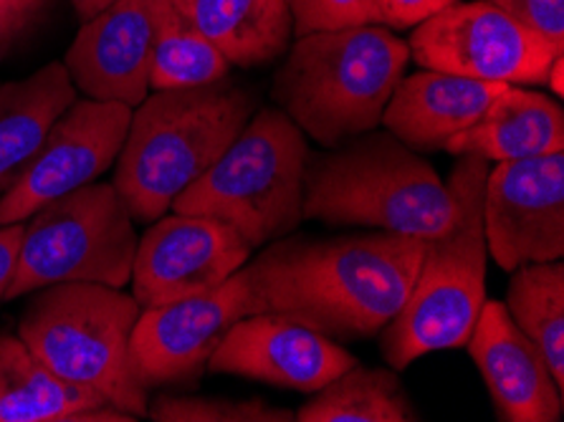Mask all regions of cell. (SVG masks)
Listing matches in <instances>:
<instances>
[{"label":"cell","instance_id":"obj_1","mask_svg":"<svg viewBox=\"0 0 564 422\" xmlns=\"http://www.w3.org/2000/svg\"><path fill=\"white\" fill-rule=\"evenodd\" d=\"M425 240L370 230L337 238L284 236L249 258L261 314H284L335 342H362L398 316Z\"/></svg>","mask_w":564,"mask_h":422},{"label":"cell","instance_id":"obj_2","mask_svg":"<svg viewBox=\"0 0 564 422\" xmlns=\"http://www.w3.org/2000/svg\"><path fill=\"white\" fill-rule=\"evenodd\" d=\"M259 109V97L230 76L193 89L152 91L132 109L115 162L119 197L150 226L210 170Z\"/></svg>","mask_w":564,"mask_h":422},{"label":"cell","instance_id":"obj_3","mask_svg":"<svg viewBox=\"0 0 564 422\" xmlns=\"http://www.w3.org/2000/svg\"><path fill=\"white\" fill-rule=\"evenodd\" d=\"M302 213L304 220L324 226L433 240L456 220V201L421 152L388 129H370L339 148L310 154Z\"/></svg>","mask_w":564,"mask_h":422},{"label":"cell","instance_id":"obj_4","mask_svg":"<svg viewBox=\"0 0 564 422\" xmlns=\"http://www.w3.org/2000/svg\"><path fill=\"white\" fill-rule=\"evenodd\" d=\"M408 62V41L382 23L304 33L273 76L271 97L310 140L332 150L380 127Z\"/></svg>","mask_w":564,"mask_h":422},{"label":"cell","instance_id":"obj_5","mask_svg":"<svg viewBox=\"0 0 564 422\" xmlns=\"http://www.w3.org/2000/svg\"><path fill=\"white\" fill-rule=\"evenodd\" d=\"M489 162L460 154L448 175L456 201V220L438 238L425 240V251L410 296L398 316L380 332V349L400 372L433 351L460 349L471 337L486 304L484 187Z\"/></svg>","mask_w":564,"mask_h":422},{"label":"cell","instance_id":"obj_6","mask_svg":"<svg viewBox=\"0 0 564 422\" xmlns=\"http://www.w3.org/2000/svg\"><path fill=\"white\" fill-rule=\"evenodd\" d=\"M140 312L124 289L54 283L29 294L19 337L58 380L140 420L150 408V390L137 380L130 359Z\"/></svg>","mask_w":564,"mask_h":422},{"label":"cell","instance_id":"obj_7","mask_svg":"<svg viewBox=\"0 0 564 422\" xmlns=\"http://www.w3.org/2000/svg\"><path fill=\"white\" fill-rule=\"evenodd\" d=\"M310 154L306 134L284 111L256 109L228 150L170 210L224 220L256 251L302 226Z\"/></svg>","mask_w":564,"mask_h":422},{"label":"cell","instance_id":"obj_8","mask_svg":"<svg viewBox=\"0 0 564 422\" xmlns=\"http://www.w3.org/2000/svg\"><path fill=\"white\" fill-rule=\"evenodd\" d=\"M134 220L112 183H89L23 220L19 263L6 301L54 283L124 289L137 251Z\"/></svg>","mask_w":564,"mask_h":422},{"label":"cell","instance_id":"obj_9","mask_svg":"<svg viewBox=\"0 0 564 422\" xmlns=\"http://www.w3.org/2000/svg\"><path fill=\"white\" fill-rule=\"evenodd\" d=\"M408 46L421 68L517 86L546 84L552 62L564 54L491 0H456L417 23Z\"/></svg>","mask_w":564,"mask_h":422},{"label":"cell","instance_id":"obj_10","mask_svg":"<svg viewBox=\"0 0 564 422\" xmlns=\"http://www.w3.org/2000/svg\"><path fill=\"white\" fill-rule=\"evenodd\" d=\"M251 314H261V304L246 266L208 294L142 309L130 337L137 380L148 390L198 385L226 332Z\"/></svg>","mask_w":564,"mask_h":422},{"label":"cell","instance_id":"obj_11","mask_svg":"<svg viewBox=\"0 0 564 422\" xmlns=\"http://www.w3.org/2000/svg\"><path fill=\"white\" fill-rule=\"evenodd\" d=\"M130 119L132 107L122 101L76 97L51 125L31 165L0 195V226L29 220L41 205L97 183L117 162Z\"/></svg>","mask_w":564,"mask_h":422},{"label":"cell","instance_id":"obj_12","mask_svg":"<svg viewBox=\"0 0 564 422\" xmlns=\"http://www.w3.org/2000/svg\"><path fill=\"white\" fill-rule=\"evenodd\" d=\"M484 236L503 271L564 256V150L497 162L484 187Z\"/></svg>","mask_w":564,"mask_h":422},{"label":"cell","instance_id":"obj_13","mask_svg":"<svg viewBox=\"0 0 564 422\" xmlns=\"http://www.w3.org/2000/svg\"><path fill=\"white\" fill-rule=\"evenodd\" d=\"M253 248L228 223L175 213L152 220L137 240L132 296L142 309L208 294L249 263Z\"/></svg>","mask_w":564,"mask_h":422},{"label":"cell","instance_id":"obj_14","mask_svg":"<svg viewBox=\"0 0 564 422\" xmlns=\"http://www.w3.org/2000/svg\"><path fill=\"white\" fill-rule=\"evenodd\" d=\"M173 0H115L84 21L64 56L84 97L137 107L150 94L152 51Z\"/></svg>","mask_w":564,"mask_h":422},{"label":"cell","instance_id":"obj_15","mask_svg":"<svg viewBox=\"0 0 564 422\" xmlns=\"http://www.w3.org/2000/svg\"><path fill=\"white\" fill-rule=\"evenodd\" d=\"M357 357L327 334L284 314L238 318L213 351L205 372L236 375L299 392H316L335 380Z\"/></svg>","mask_w":564,"mask_h":422},{"label":"cell","instance_id":"obj_16","mask_svg":"<svg viewBox=\"0 0 564 422\" xmlns=\"http://www.w3.org/2000/svg\"><path fill=\"white\" fill-rule=\"evenodd\" d=\"M466 349L481 372L499 420H562L564 390L554 382L540 347L509 316L503 301L486 299Z\"/></svg>","mask_w":564,"mask_h":422},{"label":"cell","instance_id":"obj_17","mask_svg":"<svg viewBox=\"0 0 564 422\" xmlns=\"http://www.w3.org/2000/svg\"><path fill=\"white\" fill-rule=\"evenodd\" d=\"M503 86L507 84L421 68L400 79L380 125L415 152L446 150L453 137L486 115Z\"/></svg>","mask_w":564,"mask_h":422},{"label":"cell","instance_id":"obj_18","mask_svg":"<svg viewBox=\"0 0 564 422\" xmlns=\"http://www.w3.org/2000/svg\"><path fill=\"white\" fill-rule=\"evenodd\" d=\"M51 375L19 334L0 329V422H134Z\"/></svg>","mask_w":564,"mask_h":422},{"label":"cell","instance_id":"obj_19","mask_svg":"<svg viewBox=\"0 0 564 422\" xmlns=\"http://www.w3.org/2000/svg\"><path fill=\"white\" fill-rule=\"evenodd\" d=\"M564 150V111L557 99L507 84L486 115L446 144L448 154L507 162Z\"/></svg>","mask_w":564,"mask_h":422},{"label":"cell","instance_id":"obj_20","mask_svg":"<svg viewBox=\"0 0 564 422\" xmlns=\"http://www.w3.org/2000/svg\"><path fill=\"white\" fill-rule=\"evenodd\" d=\"M173 6L230 66L271 64L294 36L289 0H173Z\"/></svg>","mask_w":564,"mask_h":422},{"label":"cell","instance_id":"obj_21","mask_svg":"<svg viewBox=\"0 0 564 422\" xmlns=\"http://www.w3.org/2000/svg\"><path fill=\"white\" fill-rule=\"evenodd\" d=\"M76 99L64 62L41 66L25 79L0 84V195H6L36 158L51 125Z\"/></svg>","mask_w":564,"mask_h":422},{"label":"cell","instance_id":"obj_22","mask_svg":"<svg viewBox=\"0 0 564 422\" xmlns=\"http://www.w3.org/2000/svg\"><path fill=\"white\" fill-rule=\"evenodd\" d=\"M299 422H417L413 400L392 369L362 367L357 361L347 372L327 382L314 398L294 412Z\"/></svg>","mask_w":564,"mask_h":422},{"label":"cell","instance_id":"obj_23","mask_svg":"<svg viewBox=\"0 0 564 422\" xmlns=\"http://www.w3.org/2000/svg\"><path fill=\"white\" fill-rule=\"evenodd\" d=\"M509 316L540 347L550 372L564 390V263H521L507 289Z\"/></svg>","mask_w":564,"mask_h":422},{"label":"cell","instance_id":"obj_24","mask_svg":"<svg viewBox=\"0 0 564 422\" xmlns=\"http://www.w3.org/2000/svg\"><path fill=\"white\" fill-rule=\"evenodd\" d=\"M230 76V64L213 43L170 8L152 51L150 91L193 89Z\"/></svg>","mask_w":564,"mask_h":422},{"label":"cell","instance_id":"obj_25","mask_svg":"<svg viewBox=\"0 0 564 422\" xmlns=\"http://www.w3.org/2000/svg\"><path fill=\"white\" fill-rule=\"evenodd\" d=\"M148 418L155 422H292L294 412L273 408L261 398H200V394H162L150 402Z\"/></svg>","mask_w":564,"mask_h":422},{"label":"cell","instance_id":"obj_26","mask_svg":"<svg viewBox=\"0 0 564 422\" xmlns=\"http://www.w3.org/2000/svg\"><path fill=\"white\" fill-rule=\"evenodd\" d=\"M289 8H292L294 19V36L380 23L375 0H289Z\"/></svg>","mask_w":564,"mask_h":422},{"label":"cell","instance_id":"obj_27","mask_svg":"<svg viewBox=\"0 0 564 422\" xmlns=\"http://www.w3.org/2000/svg\"><path fill=\"white\" fill-rule=\"evenodd\" d=\"M536 36L564 48V0H491Z\"/></svg>","mask_w":564,"mask_h":422},{"label":"cell","instance_id":"obj_28","mask_svg":"<svg viewBox=\"0 0 564 422\" xmlns=\"http://www.w3.org/2000/svg\"><path fill=\"white\" fill-rule=\"evenodd\" d=\"M375 3H378L382 25L403 31L415 29L417 23L431 19V15L453 6L456 0H375Z\"/></svg>","mask_w":564,"mask_h":422},{"label":"cell","instance_id":"obj_29","mask_svg":"<svg viewBox=\"0 0 564 422\" xmlns=\"http://www.w3.org/2000/svg\"><path fill=\"white\" fill-rule=\"evenodd\" d=\"M44 0H0V51H6L36 19Z\"/></svg>","mask_w":564,"mask_h":422},{"label":"cell","instance_id":"obj_30","mask_svg":"<svg viewBox=\"0 0 564 422\" xmlns=\"http://www.w3.org/2000/svg\"><path fill=\"white\" fill-rule=\"evenodd\" d=\"M23 238V223H11V226H0V304L11 289L15 263H19V248Z\"/></svg>","mask_w":564,"mask_h":422},{"label":"cell","instance_id":"obj_31","mask_svg":"<svg viewBox=\"0 0 564 422\" xmlns=\"http://www.w3.org/2000/svg\"><path fill=\"white\" fill-rule=\"evenodd\" d=\"M109 3H115V0H72L76 15H79L82 21H89L91 15H97L99 11H105Z\"/></svg>","mask_w":564,"mask_h":422},{"label":"cell","instance_id":"obj_32","mask_svg":"<svg viewBox=\"0 0 564 422\" xmlns=\"http://www.w3.org/2000/svg\"><path fill=\"white\" fill-rule=\"evenodd\" d=\"M562 64H564V56H557L550 66V72H546V84H550L552 94H560L564 91V84H562Z\"/></svg>","mask_w":564,"mask_h":422}]
</instances>
